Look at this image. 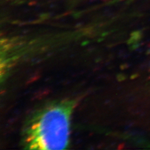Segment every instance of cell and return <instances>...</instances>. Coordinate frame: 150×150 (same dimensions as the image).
Instances as JSON below:
<instances>
[{"label": "cell", "instance_id": "obj_1", "mask_svg": "<svg viewBox=\"0 0 150 150\" xmlns=\"http://www.w3.org/2000/svg\"><path fill=\"white\" fill-rule=\"evenodd\" d=\"M71 105L59 103L37 112L28 123L24 135L31 149H62L67 146Z\"/></svg>", "mask_w": 150, "mask_h": 150}]
</instances>
